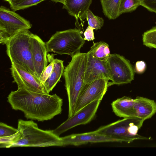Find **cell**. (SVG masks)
I'll use <instances>...</instances> for the list:
<instances>
[{
  "label": "cell",
  "instance_id": "cell-1",
  "mask_svg": "<svg viewBox=\"0 0 156 156\" xmlns=\"http://www.w3.org/2000/svg\"><path fill=\"white\" fill-rule=\"evenodd\" d=\"M7 99L12 108L23 112L27 119L43 122L62 112L63 100L56 94L51 95L18 88L10 93Z\"/></svg>",
  "mask_w": 156,
  "mask_h": 156
},
{
  "label": "cell",
  "instance_id": "cell-2",
  "mask_svg": "<svg viewBox=\"0 0 156 156\" xmlns=\"http://www.w3.org/2000/svg\"><path fill=\"white\" fill-rule=\"evenodd\" d=\"M72 57L63 73L69 103L68 118L74 114L76 101L85 84L87 53L80 52Z\"/></svg>",
  "mask_w": 156,
  "mask_h": 156
},
{
  "label": "cell",
  "instance_id": "cell-3",
  "mask_svg": "<svg viewBox=\"0 0 156 156\" xmlns=\"http://www.w3.org/2000/svg\"><path fill=\"white\" fill-rule=\"evenodd\" d=\"M17 129L19 134L11 147L62 146L61 138L55 135L53 130L40 129L33 121L19 119Z\"/></svg>",
  "mask_w": 156,
  "mask_h": 156
},
{
  "label": "cell",
  "instance_id": "cell-4",
  "mask_svg": "<svg viewBox=\"0 0 156 156\" xmlns=\"http://www.w3.org/2000/svg\"><path fill=\"white\" fill-rule=\"evenodd\" d=\"M32 34L29 30L21 31L5 44L7 54L11 64L20 65L35 75L31 43Z\"/></svg>",
  "mask_w": 156,
  "mask_h": 156
},
{
  "label": "cell",
  "instance_id": "cell-5",
  "mask_svg": "<svg viewBox=\"0 0 156 156\" xmlns=\"http://www.w3.org/2000/svg\"><path fill=\"white\" fill-rule=\"evenodd\" d=\"M144 121L137 117L123 118L101 126L95 131L100 134L117 139L121 142L130 143L137 140H149L151 138L138 133Z\"/></svg>",
  "mask_w": 156,
  "mask_h": 156
},
{
  "label": "cell",
  "instance_id": "cell-6",
  "mask_svg": "<svg viewBox=\"0 0 156 156\" xmlns=\"http://www.w3.org/2000/svg\"><path fill=\"white\" fill-rule=\"evenodd\" d=\"M81 34L80 30L77 28L57 31L46 43L48 52L72 57L80 52L85 43Z\"/></svg>",
  "mask_w": 156,
  "mask_h": 156
},
{
  "label": "cell",
  "instance_id": "cell-7",
  "mask_svg": "<svg viewBox=\"0 0 156 156\" xmlns=\"http://www.w3.org/2000/svg\"><path fill=\"white\" fill-rule=\"evenodd\" d=\"M32 27L29 21L6 7H0V43H6L19 32Z\"/></svg>",
  "mask_w": 156,
  "mask_h": 156
},
{
  "label": "cell",
  "instance_id": "cell-8",
  "mask_svg": "<svg viewBox=\"0 0 156 156\" xmlns=\"http://www.w3.org/2000/svg\"><path fill=\"white\" fill-rule=\"evenodd\" d=\"M110 80L108 87L113 85L130 83L134 79V67L129 61L122 55L110 54L107 62Z\"/></svg>",
  "mask_w": 156,
  "mask_h": 156
},
{
  "label": "cell",
  "instance_id": "cell-9",
  "mask_svg": "<svg viewBox=\"0 0 156 156\" xmlns=\"http://www.w3.org/2000/svg\"><path fill=\"white\" fill-rule=\"evenodd\" d=\"M108 81L100 79L85 83L76 101L74 114L93 101H101L108 87Z\"/></svg>",
  "mask_w": 156,
  "mask_h": 156
},
{
  "label": "cell",
  "instance_id": "cell-10",
  "mask_svg": "<svg viewBox=\"0 0 156 156\" xmlns=\"http://www.w3.org/2000/svg\"><path fill=\"white\" fill-rule=\"evenodd\" d=\"M12 82L16 83L18 88L29 91L48 94L43 84L35 76L22 66L15 63L11 64L10 68Z\"/></svg>",
  "mask_w": 156,
  "mask_h": 156
},
{
  "label": "cell",
  "instance_id": "cell-11",
  "mask_svg": "<svg viewBox=\"0 0 156 156\" xmlns=\"http://www.w3.org/2000/svg\"><path fill=\"white\" fill-rule=\"evenodd\" d=\"M101 101L96 100L85 106L53 130V132L59 136L62 133L75 127L89 122L95 115Z\"/></svg>",
  "mask_w": 156,
  "mask_h": 156
},
{
  "label": "cell",
  "instance_id": "cell-12",
  "mask_svg": "<svg viewBox=\"0 0 156 156\" xmlns=\"http://www.w3.org/2000/svg\"><path fill=\"white\" fill-rule=\"evenodd\" d=\"M61 138L62 146L69 145L78 146L89 143L121 142L117 139L99 133L95 130L87 133L72 134Z\"/></svg>",
  "mask_w": 156,
  "mask_h": 156
},
{
  "label": "cell",
  "instance_id": "cell-13",
  "mask_svg": "<svg viewBox=\"0 0 156 156\" xmlns=\"http://www.w3.org/2000/svg\"><path fill=\"white\" fill-rule=\"evenodd\" d=\"M31 43L35 76L39 79L48 66V53L46 43L37 35L32 34Z\"/></svg>",
  "mask_w": 156,
  "mask_h": 156
},
{
  "label": "cell",
  "instance_id": "cell-14",
  "mask_svg": "<svg viewBox=\"0 0 156 156\" xmlns=\"http://www.w3.org/2000/svg\"><path fill=\"white\" fill-rule=\"evenodd\" d=\"M84 76V83H88L95 80H110L107 62L100 61L93 57L88 52Z\"/></svg>",
  "mask_w": 156,
  "mask_h": 156
},
{
  "label": "cell",
  "instance_id": "cell-15",
  "mask_svg": "<svg viewBox=\"0 0 156 156\" xmlns=\"http://www.w3.org/2000/svg\"><path fill=\"white\" fill-rule=\"evenodd\" d=\"M92 1V0H67L63 5L62 8L75 18V24L77 25L79 19L82 21L86 18L87 11Z\"/></svg>",
  "mask_w": 156,
  "mask_h": 156
},
{
  "label": "cell",
  "instance_id": "cell-16",
  "mask_svg": "<svg viewBox=\"0 0 156 156\" xmlns=\"http://www.w3.org/2000/svg\"><path fill=\"white\" fill-rule=\"evenodd\" d=\"M134 108L136 117L145 121L151 118L156 113V102L152 100L137 96L135 99Z\"/></svg>",
  "mask_w": 156,
  "mask_h": 156
},
{
  "label": "cell",
  "instance_id": "cell-17",
  "mask_svg": "<svg viewBox=\"0 0 156 156\" xmlns=\"http://www.w3.org/2000/svg\"><path fill=\"white\" fill-rule=\"evenodd\" d=\"M135 99L124 96L113 101L111 106L113 112L123 118L136 117L134 106Z\"/></svg>",
  "mask_w": 156,
  "mask_h": 156
},
{
  "label": "cell",
  "instance_id": "cell-18",
  "mask_svg": "<svg viewBox=\"0 0 156 156\" xmlns=\"http://www.w3.org/2000/svg\"><path fill=\"white\" fill-rule=\"evenodd\" d=\"M54 55L48 54V58L53 61L54 67L53 70L49 77L44 83V85L48 92L51 91L59 82L63 75L65 69L64 61L57 58H54Z\"/></svg>",
  "mask_w": 156,
  "mask_h": 156
},
{
  "label": "cell",
  "instance_id": "cell-19",
  "mask_svg": "<svg viewBox=\"0 0 156 156\" xmlns=\"http://www.w3.org/2000/svg\"><path fill=\"white\" fill-rule=\"evenodd\" d=\"M88 52L94 58L104 62L107 61L110 54L109 45L103 41L94 43Z\"/></svg>",
  "mask_w": 156,
  "mask_h": 156
},
{
  "label": "cell",
  "instance_id": "cell-20",
  "mask_svg": "<svg viewBox=\"0 0 156 156\" xmlns=\"http://www.w3.org/2000/svg\"><path fill=\"white\" fill-rule=\"evenodd\" d=\"M102 12L109 20H115L120 16L119 8L121 0H100Z\"/></svg>",
  "mask_w": 156,
  "mask_h": 156
},
{
  "label": "cell",
  "instance_id": "cell-21",
  "mask_svg": "<svg viewBox=\"0 0 156 156\" xmlns=\"http://www.w3.org/2000/svg\"><path fill=\"white\" fill-rule=\"evenodd\" d=\"M45 0H10L8 2L11 9L16 11L37 5Z\"/></svg>",
  "mask_w": 156,
  "mask_h": 156
},
{
  "label": "cell",
  "instance_id": "cell-22",
  "mask_svg": "<svg viewBox=\"0 0 156 156\" xmlns=\"http://www.w3.org/2000/svg\"><path fill=\"white\" fill-rule=\"evenodd\" d=\"M143 45L156 49V26L145 32L142 35Z\"/></svg>",
  "mask_w": 156,
  "mask_h": 156
},
{
  "label": "cell",
  "instance_id": "cell-23",
  "mask_svg": "<svg viewBox=\"0 0 156 156\" xmlns=\"http://www.w3.org/2000/svg\"><path fill=\"white\" fill-rule=\"evenodd\" d=\"M140 0H121L119 8V14L135 10L141 5Z\"/></svg>",
  "mask_w": 156,
  "mask_h": 156
},
{
  "label": "cell",
  "instance_id": "cell-24",
  "mask_svg": "<svg viewBox=\"0 0 156 156\" xmlns=\"http://www.w3.org/2000/svg\"><path fill=\"white\" fill-rule=\"evenodd\" d=\"M86 19L88 22V26L94 30L100 29L103 26L104 20L103 18L95 15L90 9L87 11Z\"/></svg>",
  "mask_w": 156,
  "mask_h": 156
},
{
  "label": "cell",
  "instance_id": "cell-25",
  "mask_svg": "<svg viewBox=\"0 0 156 156\" xmlns=\"http://www.w3.org/2000/svg\"><path fill=\"white\" fill-rule=\"evenodd\" d=\"M18 131L16 129L1 122H0V137L10 136L16 133Z\"/></svg>",
  "mask_w": 156,
  "mask_h": 156
},
{
  "label": "cell",
  "instance_id": "cell-26",
  "mask_svg": "<svg viewBox=\"0 0 156 156\" xmlns=\"http://www.w3.org/2000/svg\"><path fill=\"white\" fill-rule=\"evenodd\" d=\"M19 132L12 135L4 137H0V148H10L12 144L16 140Z\"/></svg>",
  "mask_w": 156,
  "mask_h": 156
},
{
  "label": "cell",
  "instance_id": "cell-27",
  "mask_svg": "<svg viewBox=\"0 0 156 156\" xmlns=\"http://www.w3.org/2000/svg\"><path fill=\"white\" fill-rule=\"evenodd\" d=\"M49 64L45 68L39 79L43 84L47 80L51 73L54 67V63L52 60L48 59Z\"/></svg>",
  "mask_w": 156,
  "mask_h": 156
},
{
  "label": "cell",
  "instance_id": "cell-28",
  "mask_svg": "<svg viewBox=\"0 0 156 156\" xmlns=\"http://www.w3.org/2000/svg\"><path fill=\"white\" fill-rule=\"evenodd\" d=\"M140 5L156 13V0H144L141 1Z\"/></svg>",
  "mask_w": 156,
  "mask_h": 156
},
{
  "label": "cell",
  "instance_id": "cell-29",
  "mask_svg": "<svg viewBox=\"0 0 156 156\" xmlns=\"http://www.w3.org/2000/svg\"><path fill=\"white\" fill-rule=\"evenodd\" d=\"M146 69V65L145 62L143 61L136 62L134 69L135 72L138 74L142 73L144 72Z\"/></svg>",
  "mask_w": 156,
  "mask_h": 156
},
{
  "label": "cell",
  "instance_id": "cell-30",
  "mask_svg": "<svg viewBox=\"0 0 156 156\" xmlns=\"http://www.w3.org/2000/svg\"><path fill=\"white\" fill-rule=\"evenodd\" d=\"M94 30L93 28L89 26L87 28L83 33V38L85 41H91L95 39Z\"/></svg>",
  "mask_w": 156,
  "mask_h": 156
},
{
  "label": "cell",
  "instance_id": "cell-31",
  "mask_svg": "<svg viewBox=\"0 0 156 156\" xmlns=\"http://www.w3.org/2000/svg\"><path fill=\"white\" fill-rule=\"evenodd\" d=\"M53 2L56 3L59 2L64 4L67 0H51Z\"/></svg>",
  "mask_w": 156,
  "mask_h": 156
},
{
  "label": "cell",
  "instance_id": "cell-32",
  "mask_svg": "<svg viewBox=\"0 0 156 156\" xmlns=\"http://www.w3.org/2000/svg\"><path fill=\"white\" fill-rule=\"evenodd\" d=\"M4 1H6V2H8V1H10V0H4Z\"/></svg>",
  "mask_w": 156,
  "mask_h": 156
},
{
  "label": "cell",
  "instance_id": "cell-33",
  "mask_svg": "<svg viewBox=\"0 0 156 156\" xmlns=\"http://www.w3.org/2000/svg\"><path fill=\"white\" fill-rule=\"evenodd\" d=\"M141 1H143L144 0H140Z\"/></svg>",
  "mask_w": 156,
  "mask_h": 156
}]
</instances>
